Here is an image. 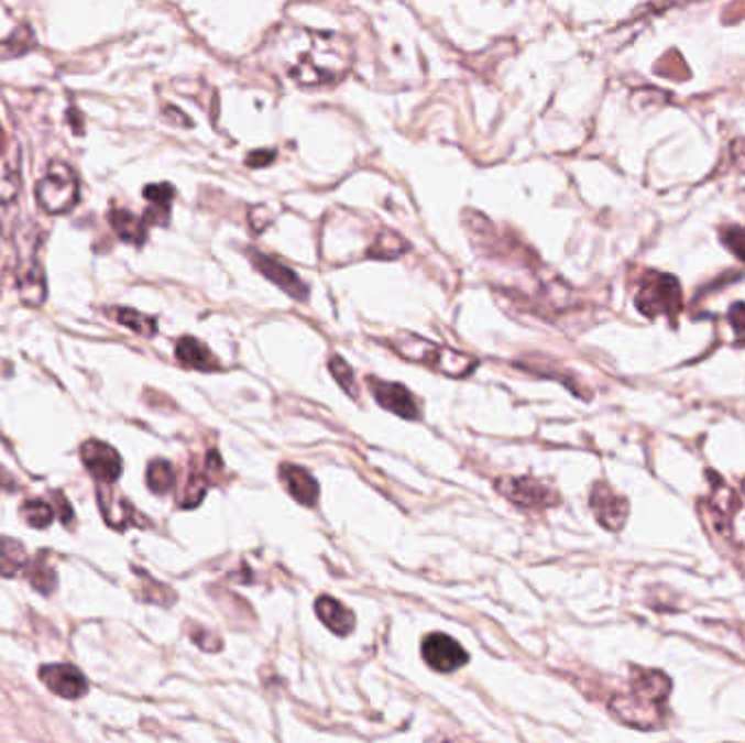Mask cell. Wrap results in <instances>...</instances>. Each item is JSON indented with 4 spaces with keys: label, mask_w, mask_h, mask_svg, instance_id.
<instances>
[{
    "label": "cell",
    "mask_w": 745,
    "mask_h": 743,
    "mask_svg": "<svg viewBox=\"0 0 745 743\" xmlns=\"http://www.w3.org/2000/svg\"><path fill=\"white\" fill-rule=\"evenodd\" d=\"M81 460L86 469L90 471V476L103 484H113L122 473L120 454L111 445L95 440V438L81 445Z\"/></svg>",
    "instance_id": "obj_9"
},
{
    "label": "cell",
    "mask_w": 745,
    "mask_h": 743,
    "mask_svg": "<svg viewBox=\"0 0 745 743\" xmlns=\"http://www.w3.org/2000/svg\"><path fill=\"white\" fill-rule=\"evenodd\" d=\"M658 9H667L671 4H684V2H693V0H654Z\"/></svg>",
    "instance_id": "obj_31"
},
{
    "label": "cell",
    "mask_w": 745,
    "mask_h": 743,
    "mask_svg": "<svg viewBox=\"0 0 745 743\" xmlns=\"http://www.w3.org/2000/svg\"><path fill=\"white\" fill-rule=\"evenodd\" d=\"M40 680L59 698L66 700H79L88 693V680L86 676L68 663H55V665H44L40 669Z\"/></svg>",
    "instance_id": "obj_10"
},
{
    "label": "cell",
    "mask_w": 745,
    "mask_h": 743,
    "mask_svg": "<svg viewBox=\"0 0 745 743\" xmlns=\"http://www.w3.org/2000/svg\"><path fill=\"white\" fill-rule=\"evenodd\" d=\"M175 353H177V360L188 367V369H197V371H216L220 364H218V358L213 356L212 351L197 338L193 336H184L177 340V347H175Z\"/></svg>",
    "instance_id": "obj_16"
},
{
    "label": "cell",
    "mask_w": 745,
    "mask_h": 743,
    "mask_svg": "<svg viewBox=\"0 0 745 743\" xmlns=\"http://www.w3.org/2000/svg\"><path fill=\"white\" fill-rule=\"evenodd\" d=\"M406 251H408V242L399 233L382 231L369 253L373 258H380V260H393V258H399Z\"/></svg>",
    "instance_id": "obj_21"
},
{
    "label": "cell",
    "mask_w": 745,
    "mask_h": 743,
    "mask_svg": "<svg viewBox=\"0 0 745 743\" xmlns=\"http://www.w3.org/2000/svg\"><path fill=\"white\" fill-rule=\"evenodd\" d=\"M22 517L24 522L31 526V528H37V531H44L53 524L55 520V511L48 502L44 500H29L24 506H22Z\"/></svg>",
    "instance_id": "obj_22"
},
{
    "label": "cell",
    "mask_w": 745,
    "mask_h": 743,
    "mask_svg": "<svg viewBox=\"0 0 745 743\" xmlns=\"http://www.w3.org/2000/svg\"><path fill=\"white\" fill-rule=\"evenodd\" d=\"M29 582L40 593H51L55 589V582H57L55 569L53 567H40V565H35V569L31 567V571H29Z\"/></svg>",
    "instance_id": "obj_25"
},
{
    "label": "cell",
    "mask_w": 745,
    "mask_h": 743,
    "mask_svg": "<svg viewBox=\"0 0 745 743\" xmlns=\"http://www.w3.org/2000/svg\"><path fill=\"white\" fill-rule=\"evenodd\" d=\"M18 291H20V299L26 306H42L46 299V277H44V269L37 260V244L31 242L29 253L22 255L20 260V269H18Z\"/></svg>",
    "instance_id": "obj_11"
},
{
    "label": "cell",
    "mask_w": 745,
    "mask_h": 743,
    "mask_svg": "<svg viewBox=\"0 0 745 743\" xmlns=\"http://www.w3.org/2000/svg\"><path fill=\"white\" fill-rule=\"evenodd\" d=\"M495 489L504 498H508L511 502L524 509H547V506L558 504V493L554 489L530 478H513V480L500 478L495 482Z\"/></svg>",
    "instance_id": "obj_6"
},
{
    "label": "cell",
    "mask_w": 745,
    "mask_h": 743,
    "mask_svg": "<svg viewBox=\"0 0 745 743\" xmlns=\"http://www.w3.org/2000/svg\"><path fill=\"white\" fill-rule=\"evenodd\" d=\"M280 476L284 480V487L288 489V493L304 506H317L319 502L320 489L319 482L315 480V476L297 465H282Z\"/></svg>",
    "instance_id": "obj_14"
},
{
    "label": "cell",
    "mask_w": 745,
    "mask_h": 743,
    "mask_svg": "<svg viewBox=\"0 0 745 743\" xmlns=\"http://www.w3.org/2000/svg\"><path fill=\"white\" fill-rule=\"evenodd\" d=\"M144 197H146V201H151L155 208L171 210V201H173V197H175V190H173L171 184L146 186V188H144Z\"/></svg>",
    "instance_id": "obj_26"
},
{
    "label": "cell",
    "mask_w": 745,
    "mask_h": 743,
    "mask_svg": "<svg viewBox=\"0 0 745 743\" xmlns=\"http://www.w3.org/2000/svg\"><path fill=\"white\" fill-rule=\"evenodd\" d=\"M591 511L595 513L598 522L611 532H620L628 520V502L626 498L617 495L606 482H598L591 491Z\"/></svg>",
    "instance_id": "obj_8"
},
{
    "label": "cell",
    "mask_w": 745,
    "mask_h": 743,
    "mask_svg": "<svg viewBox=\"0 0 745 743\" xmlns=\"http://www.w3.org/2000/svg\"><path fill=\"white\" fill-rule=\"evenodd\" d=\"M4 142H7V138H4V131H2V127H0V153L4 151Z\"/></svg>",
    "instance_id": "obj_32"
},
{
    "label": "cell",
    "mask_w": 745,
    "mask_h": 743,
    "mask_svg": "<svg viewBox=\"0 0 745 743\" xmlns=\"http://www.w3.org/2000/svg\"><path fill=\"white\" fill-rule=\"evenodd\" d=\"M722 242L745 264V229L744 227H724Z\"/></svg>",
    "instance_id": "obj_27"
},
{
    "label": "cell",
    "mask_w": 745,
    "mask_h": 743,
    "mask_svg": "<svg viewBox=\"0 0 745 743\" xmlns=\"http://www.w3.org/2000/svg\"><path fill=\"white\" fill-rule=\"evenodd\" d=\"M253 264L255 269L269 277L273 284H277L284 293H288L293 299H299L304 302L308 297V286L299 280V275L288 269L286 264L269 258V255H262V253H253Z\"/></svg>",
    "instance_id": "obj_13"
},
{
    "label": "cell",
    "mask_w": 745,
    "mask_h": 743,
    "mask_svg": "<svg viewBox=\"0 0 745 743\" xmlns=\"http://www.w3.org/2000/svg\"><path fill=\"white\" fill-rule=\"evenodd\" d=\"M369 386L377 400V404L404 419H419V404L413 397V393L402 386V384H393V382H382V380H373L369 378Z\"/></svg>",
    "instance_id": "obj_12"
},
{
    "label": "cell",
    "mask_w": 745,
    "mask_h": 743,
    "mask_svg": "<svg viewBox=\"0 0 745 743\" xmlns=\"http://www.w3.org/2000/svg\"><path fill=\"white\" fill-rule=\"evenodd\" d=\"M35 197L44 212H70L79 201L77 173L64 162H51L46 177L35 188Z\"/></svg>",
    "instance_id": "obj_5"
},
{
    "label": "cell",
    "mask_w": 745,
    "mask_h": 743,
    "mask_svg": "<svg viewBox=\"0 0 745 743\" xmlns=\"http://www.w3.org/2000/svg\"><path fill=\"white\" fill-rule=\"evenodd\" d=\"M33 46H35L33 33H31V29L24 24V26H20L18 31H13V33L9 35V40L0 42V59L20 57V55H24L26 51H31Z\"/></svg>",
    "instance_id": "obj_23"
},
{
    "label": "cell",
    "mask_w": 745,
    "mask_h": 743,
    "mask_svg": "<svg viewBox=\"0 0 745 743\" xmlns=\"http://www.w3.org/2000/svg\"><path fill=\"white\" fill-rule=\"evenodd\" d=\"M29 562V554L20 540L0 536V576L13 578L18 573H24Z\"/></svg>",
    "instance_id": "obj_17"
},
{
    "label": "cell",
    "mask_w": 745,
    "mask_h": 743,
    "mask_svg": "<svg viewBox=\"0 0 745 743\" xmlns=\"http://www.w3.org/2000/svg\"><path fill=\"white\" fill-rule=\"evenodd\" d=\"M273 157H275L273 151H258V153H251V155H249L246 164H249V166H266V164L273 162Z\"/></svg>",
    "instance_id": "obj_29"
},
{
    "label": "cell",
    "mask_w": 745,
    "mask_h": 743,
    "mask_svg": "<svg viewBox=\"0 0 745 743\" xmlns=\"http://www.w3.org/2000/svg\"><path fill=\"white\" fill-rule=\"evenodd\" d=\"M329 371L333 373V378H336V382L351 395V397H355L358 395V386H355V378H353V369L342 360V358H331V362H329Z\"/></svg>",
    "instance_id": "obj_24"
},
{
    "label": "cell",
    "mask_w": 745,
    "mask_h": 743,
    "mask_svg": "<svg viewBox=\"0 0 745 743\" xmlns=\"http://www.w3.org/2000/svg\"><path fill=\"white\" fill-rule=\"evenodd\" d=\"M266 59L304 88L340 81L353 66V46L347 37L308 26H280L266 40Z\"/></svg>",
    "instance_id": "obj_1"
},
{
    "label": "cell",
    "mask_w": 745,
    "mask_h": 743,
    "mask_svg": "<svg viewBox=\"0 0 745 743\" xmlns=\"http://www.w3.org/2000/svg\"><path fill=\"white\" fill-rule=\"evenodd\" d=\"M731 155H733V162L735 166L745 173V142L744 140H737L733 146H731Z\"/></svg>",
    "instance_id": "obj_30"
},
{
    "label": "cell",
    "mask_w": 745,
    "mask_h": 743,
    "mask_svg": "<svg viewBox=\"0 0 745 743\" xmlns=\"http://www.w3.org/2000/svg\"><path fill=\"white\" fill-rule=\"evenodd\" d=\"M742 493H744V495H745V480H744V484H742Z\"/></svg>",
    "instance_id": "obj_33"
},
{
    "label": "cell",
    "mask_w": 745,
    "mask_h": 743,
    "mask_svg": "<svg viewBox=\"0 0 745 743\" xmlns=\"http://www.w3.org/2000/svg\"><path fill=\"white\" fill-rule=\"evenodd\" d=\"M146 484L153 493L164 495L175 487V469L168 460H153L146 469Z\"/></svg>",
    "instance_id": "obj_20"
},
{
    "label": "cell",
    "mask_w": 745,
    "mask_h": 743,
    "mask_svg": "<svg viewBox=\"0 0 745 743\" xmlns=\"http://www.w3.org/2000/svg\"><path fill=\"white\" fill-rule=\"evenodd\" d=\"M109 317L118 320L120 325L129 327L131 331L140 334V336H153V334H157V320L153 319V317H146L142 313H135L131 308H113V310H109Z\"/></svg>",
    "instance_id": "obj_19"
},
{
    "label": "cell",
    "mask_w": 745,
    "mask_h": 743,
    "mask_svg": "<svg viewBox=\"0 0 745 743\" xmlns=\"http://www.w3.org/2000/svg\"><path fill=\"white\" fill-rule=\"evenodd\" d=\"M109 222L120 240L131 244H142L146 238V220L138 218L135 214L127 210H113L109 214Z\"/></svg>",
    "instance_id": "obj_18"
},
{
    "label": "cell",
    "mask_w": 745,
    "mask_h": 743,
    "mask_svg": "<svg viewBox=\"0 0 745 743\" xmlns=\"http://www.w3.org/2000/svg\"><path fill=\"white\" fill-rule=\"evenodd\" d=\"M728 320L737 334V340L745 342V304H735L728 313Z\"/></svg>",
    "instance_id": "obj_28"
},
{
    "label": "cell",
    "mask_w": 745,
    "mask_h": 743,
    "mask_svg": "<svg viewBox=\"0 0 745 743\" xmlns=\"http://www.w3.org/2000/svg\"><path fill=\"white\" fill-rule=\"evenodd\" d=\"M669 691L671 680L662 671H637L633 674L631 691L611 700V711L628 726L645 731L658 729L667 713Z\"/></svg>",
    "instance_id": "obj_2"
},
{
    "label": "cell",
    "mask_w": 745,
    "mask_h": 743,
    "mask_svg": "<svg viewBox=\"0 0 745 743\" xmlns=\"http://www.w3.org/2000/svg\"><path fill=\"white\" fill-rule=\"evenodd\" d=\"M393 347L404 358L419 362V364H427L429 369L445 373L449 378H467L478 367V360H473L471 356L460 353L451 347L434 345V342H429L426 338H419L415 334L395 336Z\"/></svg>",
    "instance_id": "obj_3"
},
{
    "label": "cell",
    "mask_w": 745,
    "mask_h": 743,
    "mask_svg": "<svg viewBox=\"0 0 745 743\" xmlns=\"http://www.w3.org/2000/svg\"><path fill=\"white\" fill-rule=\"evenodd\" d=\"M421 654L431 669L442 671V674H453L469 663L467 649L458 641L442 633L427 635L421 645Z\"/></svg>",
    "instance_id": "obj_7"
},
{
    "label": "cell",
    "mask_w": 745,
    "mask_h": 743,
    "mask_svg": "<svg viewBox=\"0 0 745 743\" xmlns=\"http://www.w3.org/2000/svg\"><path fill=\"white\" fill-rule=\"evenodd\" d=\"M317 615L331 633L340 637L351 635L355 629V615L344 604H340L329 596H320L317 600Z\"/></svg>",
    "instance_id": "obj_15"
},
{
    "label": "cell",
    "mask_w": 745,
    "mask_h": 743,
    "mask_svg": "<svg viewBox=\"0 0 745 743\" xmlns=\"http://www.w3.org/2000/svg\"><path fill=\"white\" fill-rule=\"evenodd\" d=\"M635 304L640 315H645L647 319L667 317L673 320L676 315L682 310L680 282L673 275L649 271L640 280Z\"/></svg>",
    "instance_id": "obj_4"
}]
</instances>
